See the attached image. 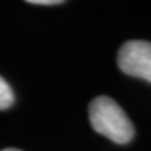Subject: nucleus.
<instances>
[{"label": "nucleus", "instance_id": "nucleus-1", "mask_svg": "<svg viewBox=\"0 0 151 151\" xmlns=\"http://www.w3.org/2000/svg\"><path fill=\"white\" fill-rule=\"evenodd\" d=\"M90 123L96 133L116 143H128L134 137V127L127 113L108 96L96 97L88 108Z\"/></svg>", "mask_w": 151, "mask_h": 151}, {"label": "nucleus", "instance_id": "nucleus-2", "mask_svg": "<svg viewBox=\"0 0 151 151\" xmlns=\"http://www.w3.org/2000/svg\"><path fill=\"white\" fill-rule=\"evenodd\" d=\"M117 63L122 73L151 83V43L147 40L125 42L119 50Z\"/></svg>", "mask_w": 151, "mask_h": 151}, {"label": "nucleus", "instance_id": "nucleus-3", "mask_svg": "<svg viewBox=\"0 0 151 151\" xmlns=\"http://www.w3.org/2000/svg\"><path fill=\"white\" fill-rule=\"evenodd\" d=\"M14 104V91L2 76H0V109H8Z\"/></svg>", "mask_w": 151, "mask_h": 151}, {"label": "nucleus", "instance_id": "nucleus-4", "mask_svg": "<svg viewBox=\"0 0 151 151\" xmlns=\"http://www.w3.org/2000/svg\"><path fill=\"white\" fill-rule=\"evenodd\" d=\"M31 5H60V0H29Z\"/></svg>", "mask_w": 151, "mask_h": 151}, {"label": "nucleus", "instance_id": "nucleus-5", "mask_svg": "<svg viewBox=\"0 0 151 151\" xmlns=\"http://www.w3.org/2000/svg\"><path fill=\"white\" fill-rule=\"evenodd\" d=\"M2 151H22V150H17V148H6V150H2Z\"/></svg>", "mask_w": 151, "mask_h": 151}]
</instances>
